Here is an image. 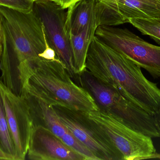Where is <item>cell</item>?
Wrapping results in <instances>:
<instances>
[{
    "label": "cell",
    "instance_id": "6da1fadb",
    "mask_svg": "<svg viewBox=\"0 0 160 160\" xmlns=\"http://www.w3.org/2000/svg\"><path fill=\"white\" fill-rule=\"evenodd\" d=\"M85 70L151 115L159 109L160 89L157 84L144 76L141 67L95 35L88 48Z\"/></svg>",
    "mask_w": 160,
    "mask_h": 160
},
{
    "label": "cell",
    "instance_id": "7a4b0ae2",
    "mask_svg": "<svg viewBox=\"0 0 160 160\" xmlns=\"http://www.w3.org/2000/svg\"><path fill=\"white\" fill-rule=\"evenodd\" d=\"M0 17L3 30L0 81L21 96L20 67L41 58L47 47L44 27L33 9L24 12L0 6Z\"/></svg>",
    "mask_w": 160,
    "mask_h": 160
},
{
    "label": "cell",
    "instance_id": "3957f363",
    "mask_svg": "<svg viewBox=\"0 0 160 160\" xmlns=\"http://www.w3.org/2000/svg\"><path fill=\"white\" fill-rule=\"evenodd\" d=\"M19 70L22 89L49 105L84 113L99 110L92 95L73 80L61 61L41 58L23 64Z\"/></svg>",
    "mask_w": 160,
    "mask_h": 160
},
{
    "label": "cell",
    "instance_id": "277c9868",
    "mask_svg": "<svg viewBox=\"0 0 160 160\" xmlns=\"http://www.w3.org/2000/svg\"><path fill=\"white\" fill-rule=\"evenodd\" d=\"M79 76L81 85L92 95L100 109L116 116L137 132L151 138H160L153 116L120 92L97 80L86 70Z\"/></svg>",
    "mask_w": 160,
    "mask_h": 160
},
{
    "label": "cell",
    "instance_id": "5b68a950",
    "mask_svg": "<svg viewBox=\"0 0 160 160\" xmlns=\"http://www.w3.org/2000/svg\"><path fill=\"white\" fill-rule=\"evenodd\" d=\"M86 114L121 153L123 160L152 158L156 154L152 138L133 130L115 115L99 108Z\"/></svg>",
    "mask_w": 160,
    "mask_h": 160
},
{
    "label": "cell",
    "instance_id": "8992f818",
    "mask_svg": "<svg viewBox=\"0 0 160 160\" xmlns=\"http://www.w3.org/2000/svg\"><path fill=\"white\" fill-rule=\"evenodd\" d=\"M95 35L147 70L154 78L160 77V46L145 41L126 28L99 26Z\"/></svg>",
    "mask_w": 160,
    "mask_h": 160
},
{
    "label": "cell",
    "instance_id": "52a82bcc",
    "mask_svg": "<svg viewBox=\"0 0 160 160\" xmlns=\"http://www.w3.org/2000/svg\"><path fill=\"white\" fill-rule=\"evenodd\" d=\"M33 10L42 22L48 43L73 78L77 75L66 28L67 11L52 0H35Z\"/></svg>",
    "mask_w": 160,
    "mask_h": 160
},
{
    "label": "cell",
    "instance_id": "ba28073f",
    "mask_svg": "<svg viewBox=\"0 0 160 160\" xmlns=\"http://www.w3.org/2000/svg\"><path fill=\"white\" fill-rule=\"evenodd\" d=\"M53 108L68 130L99 160H123L121 153L86 113L59 106Z\"/></svg>",
    "mask_w": 160,
    "mask_h": 160
},
{
    "label": "cell",
    "instance_id": "9c48e42d",
    "mask_svg": "<svg viewBox=\"0 0 160 160\" xmlns=\"http://www.w3.org/2000/svg\"><path fill=\"white\" fill-rule=\"evenodd\" d=\"M99 26L120 25L132 18L160 19V0H96Z\"/></svg>",
    "mask_w": 160,
    "mask_h": 160
},
{
    "label": "cell",
    "instance_id": "30bf717a",
    "mask_svg": "<svg viewBox=\"0 0 160 160\" xmlns=\"http://www.w3.org/2000/svg\"><path fill=\"white\" fill-rule=\"evenodd\" d=\"M0 95L16 151L15 160H25L33 127L29 108L20 96L0 81Z\"/></svg>",
    "mask_w": 160,
    "mask_h": 160
},
{
    "label": "cell",
    "instance_id": "8fae6325",
    "mask_svg": "<svg viewBox=\"0 0 160 160\" xmlns=\"http://www.w3.org/2000/svg\"><path fill=\"white\" fill-rule=\"evenodd\" d=\"M27 155L32 160H85L42 125L33 127Z\"/></svg>",
    "mask_w": 160,
    "mask_h": 160
},
{
    "label": "cell",
    "instance_id": "7c38bea8",
    "mask_svg": "<svg viewBox=\"0 0 160 160\" xmlns=\"http://www.w3.org/2000/svg\"><path fill=\"white\" fill-rule=\"evenodd\" d=\"M96 0H81L68 9L66 28L68 33L78 34L96 19Z\"/></svg>",
    "mask_w": 160,
    "mask_h": 160
},
{
    "label": "cell",
    "instance_id": "4fadbf2b",
    "mask_svg": "<svg viewBox=\"0 0 160 160\" xmlns=\"http://www.w3.org/2000/svg\"><path fill=\"white\" fill-rule=\"evenodd\" d=\"M97 28L95 19L78 34L68 33L77 75L80 76L85 70L88 51Z\"/></svg>",
    "mask_w": 160,
    "mask_h": 160
},
{
    "label": "cell",
    "instance_id": "5bb4252c",
    "mask_svg": "<svg viewBox=\"0 0 160 160\" xmlns=\"http://www.w3.org/2000/svg\"><path fill=\"white\" fill-rule=\"evenodd\" d=\"M0 149L9 160H15L16 151L0 95Z\"/></svg>",
    "mask_w": 160,
    "mask_h": 160
},
{
    "label": "cell",
    "instance_id": "9a60e30c",
    "mask_svg": "<svg viewBox=\"0 0 160 160\" xmlns=\"http://www.w3.org/2000/svg\"><path fill=\"white\" fill-rule=\"evenodd\" d=\"M129 23L143 34L149 36L160 44V19L132 18Z\"/></svg>",
    "mask_w": 160,
    "mask_h": 160
},
{
    "label": "cell",
    "instance_id": "2e32d148",
    "mask_svg": "<svg viewBox=\"0 0 160 160\" xmlns=\"http://www.w3.org/2000/svg\"><path fill=\"white\" fill-rule=\"evenodd\" d=\"M61 140L67 145L82 156L85 160H99L98 158L79 142L70 131L65 134Z\"/></svg>",
    "mask_w": 160,
    "mask_h": 160
},
{
    "label": "cell",
    "instance_id": "e0dca14e",
    "mask_svg": "<svg viewBox=\"0 0 160 160\" xmlns=\"http://www.w3.org/2000/svg\"><path fill=\"white\" fill-rule=\"evenodd\" d=\"M35 0H0V6L24 12L32 10Z\"/></svg>",
    "mask_w": 160,
    "mask_h": 160
},
{
    "label": "cell",
    "instance_id": "ac0fdd59",
    "mask_svg": "<svg viewBox=\"0 0 160 160\" xmlns=\"http://www.w3.org/2000/svg\"><path fill=\"white\" fill-rule=\"evenodd\" d=\"M58 4L60 5L64 9H68L73 4L79 2L81 0H52Z\"/></svg>",
    "mask_w": 160,
    "mask_h": 160
},
{
    "label": "cell",
    "instance_id": "d6986e66",
    "mask_svg": "<svg viewBox=\"0 0 160 160\" xmlns=\"http://www.w3.org/2000/svg\"><path fill=\"white\" fill-rule=\"evenodd\" d=\"M3 45V30L2 26V21L0 17V61H1V55L2 51ZM0 70H1V63H0Z\"/></svg>",
    "mask_w": 160,
    "mask_h": 160
},
{
    "label": "cell",
    "instance_id": "ffe728a7",
    "mask_svg": "<svg viewBox=\"0 0 160 160\" xmlns=\"http://www.w3.org/2000/svg\"><path fill=\"white\" fill-rule=\"evenodd\" d=\"M154 119H155V122H156V125H157V128L158 130L160 133V107L158 109L157 112L154 115Z\"/></svg>",
    "mask_w": 160,
    "mask_h": 160
},
{
    "label": "cell",
    "instance_id": "44dd1931",
    "mask_svg": "<svg viewBox=\"0 0 160 160\" xmlns=\"http://www.w3.org/2000/svg\"><path fill=\"white\" fill-rule=\"evenodd\" d=\"M0 160H9L7 156L0 149Z\"/></svg>",
    "mask_w": 160,
    "mask_h": 160
}]
</instances>
